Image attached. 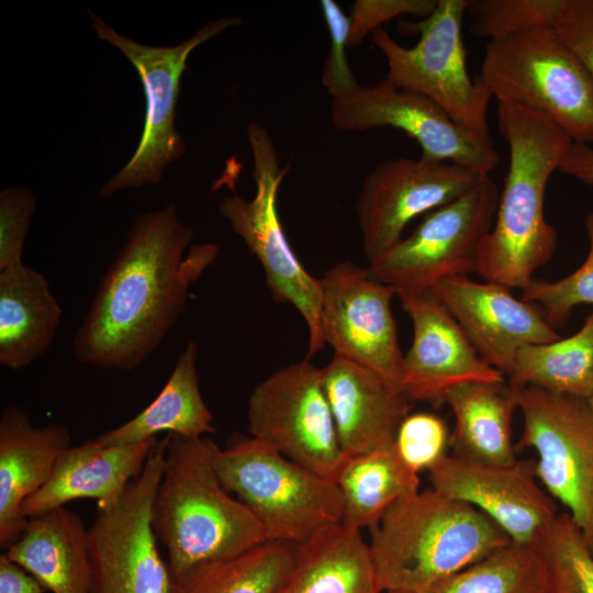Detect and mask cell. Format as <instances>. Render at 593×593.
<instances>
[{"label": "cell", "instance_id": "obj_11", "mask_svg": "<svg viewBox=\"0 0 593 593\" xmlns=\"http://www.w3.org/2000/svg\"><path fill=\"white\" fill-rule=\"evenodd\" d=\"M499 198L497 186L483 175L463 195L426 213L410 236L368 266L369 273L399 293L430 290L444 279L477 272Z\"/></svg>", "mask_w": 593, "mask_h": 593}, {"label": "cell", "instance_id": "obj_20", "mask_svg": "<svg viewBox=\"0 0 593 593\" xmlns=\"http://www.w3.org/2000/svg\"><path fill=\"white\" fill-rule=\"evenodd\" d=\"M340 447L357 456L394 443L409 415L406 395L382 378L339 355L321 369Z\"/></svg>", "mask_w": 593, "mask_h": 593}, {"label": "cell", "instance_id": "obj_27", "mask_svg": "<svg viewBox=\"0 0 593 593\" xmlns=\"http://www.w3.org/2000/svg\"><path fill=\"white\" fill-rule=\"evenodd\" d=\"M199 348L189 342L180 353L159 394L137 415L96 437L102 445H127L156 438L168 432L188 438L215 433L197 371Z\"/></svg>", "mask_w": 593, "mask_h": 593}, {"label": "cell", "instance_id": "obj_7", "mask_svg": "<svg viewBox=\"0 0 593 593\" xmlns=\"http://www.w3.org/2000/svg\"><path fill=\"white\" fill-rule=\"evenodd\" d=\"M468 0H438L434 11L418 22L402 23V31L419 34L405 47L382 27L371 33V43L384 55L392 85L418 92L440 107L473 141L492 146L488 107L492 93L479 75L470 77L461 27Z\"/></svg>", "mask_w": 593, "mask_h": 593}, {"label": "cell", "instance_id": "obj_38", "mask_svg": "<svg viewBox=\"0 0 593 593\" xmlns=\"http://www.w3.org/2000/svg\"><path fill=\"white\" fill-rule=\"evenodd\" d=\"M436 4L437 0H357L350 8L348 48L358 46L382 24L403 14L424 19Z\"/></svg>", "mask_w": 593, "mask_h": 593}, {"label": "cell", "instance_id": "obj_41", "mask_svg": "<svg viewBox=\"0 0 593 593\" xmlns=\"http://www.w3.org/2000/svg\"><path fill=\"white\" fill-rule=\"evenodd\" d=\"M558 170L593 187V147L589 144L572 143Z\"/></svg>", "mask_w": 593, "mask_h": 593}, {"label": "cell", "instance_id": "obj_23", "mask_svg": "<svg viewBox=\"0 0 593 593\" xmlns=\"http://www.w3.org/2000/svg\"><path fill=\"white\" fill-rule=\"evenodd\" d=\"M4 553L52 593H90L88 528L65 506L29 518Z\"/></svg>", "mask_w": 593, "mask_h": 593}, {"label": "cell", "instance_id": "obj_42", "mask_svg": "<svg viewBox=\"0 0 593 593\" xmlns=\"http://www.w3.org/2000/svg\"><path fill=\"white\" fill-rule=\"evenodd\" d=\"M586 403H588L589 411L593 419V393L586 399Z\"/></svg>", "mask_w": 593, "mask_h": 593}, {"label": "cell", "instance_id": "obj_37", "mask_svg": "<svg viewBox=\"0 0 593 593\" xmlns=\"http://www.w3.org/2000/svg\"><path fill=\"white\" fill-rule=\"evenodd\" d=\"M321 8L331 40L329 53L322 70V83L332 98H337L353 92L360 86L346 57L350 22L349 16L334 0L321 1Z\"/></svg>", "mask_w": 593, "mask_h": 593}, {"label": "cell", "instance_id": "obj_36", "mask_svg": "<svg viewBox=\"0 0 593 593\" xmlns=\"http://www.w3.org/2000/svg\"><path fill=\"white\" fill-rule=\"evenodd\" d=\"M35 209L31 189L19 186L0 191V270L23 264L25 237Z\"/></svg>", "mask_w": 593, "mask_h": 593}, {"label": "cell", "instance_id": "obj_24", "mask_svg": "<svg viewBox=\"0 0 593 593\" xmlns=\"http://www.w3.org/2000/svg\"><path fill=\"white\" fill-rule=\"evenodd\" d=\"M276 593H382L360 530L342 523L295 545L293 563Z\"/></svg>", "mask_w": 593, "mask_h": 593}, {"label": "cell", "instance_id": "obj_19", "mask_svg": "<svg viewBox=\"0 0 593 593\" xmlns=\"http://www.w3.org/2000/svg\"><path fill=\"white\" fill-rule=\"evenodd\" d=\"M430 290L479 356L506 377L521 348L561 338L538 306L516 299L502 284L457 276L439 281Z\"/></svg>", "mask_w": 593, "mask_h": 593}, {"label": "cell", "instance_id": "obj_16", "mask_svg": "<svg viewBox=\"0 0 593 593\" xmlns=\"http://www.w3.org/2000/svg\"><path fill=\"white\" fill-rule=\"evenodd\" d=\"M331 119L340 131L398 128L418 143L426 161H450L488 175L500 161L492 146L467 136L430 99L387 79L332 98Z\"/></svg>", "mask_w": 593, "mask_h": 593}, {"label": "cell", "instance_id": "obj_1", "mask_svg": "<svg viewBox=\"0 0 593 593\" xmlns=\"http://www.w3.org/2000/svg\"><path fill=\"white\" fill-rule=\"evenodd\" d=\"M193 235L174 204L135 219L74 336L77 361L130 371L150 357L183 313L191 283L219 254L212 243L189 248Z\"/></svg>", "mask_w": 593, "mask_h": 593}, {"label": "cell", "instance_id": "obj_5", "mask_svg": "<svg viewBox=\"0 0 593 593\" xmlns=\"http://www.w3.org/2000/svg\"><path fill=\"white\" fill-rule=\"evenodd\" d=\"M478 75L499 103L546 115L573 143H593V78L555 27L488 41Z\"/></svg>", "mask_w": 593, "mask_h": 593}, {"label": "cell", "instance_id": "obj_39", "mask_svg": "<svg viewBox=\"0 0 593 593\" xmlns=\"http://www.w3.org/2000/svg\"><path fill=\"white\" fill-rule=\"evenodd\" d=\"M555 29L593 78V0H566Z\"/></svg>", "mask_w": 593, "mask_h": 593}, {"label": "cell", "instance_id": "obj_33", "mask_svg": "<svg viewBox=\"0 0 593 593\" xmlns=\"http://www.w3.org/2000/svg\"><path fill=\"white\" fill-rule=\"evenodd\" d=\"M564 1L468 0L469 32L493 41L534 27H555Z\"/></svg>", "mask_w": 593, "mask_h": 593}, {"label": "cell", "instance_id": "obj_13", "mask_svg": "<svg viewBox=\"0 0 593 593\" xmlns=\"http://www.w3.org/2000/svg\"><path fill=\"white\" fill-rule=\"evenodd\" d=\"M165 463V440L113 504L98 507L88 527L90 593H168L170 572L150 524Z\"/></svg>", "mask_w": 593, "mask_h": 593}, {"label": "cell", "instance_id": "obj_25", "mask_svg": "<svg viewBox=\"0 0 593 593\" xmlns=\"http://www.w3.org/2000/svg\"><path fill=\"white\" fill-rule=\"evenodd\" d=\"M61 307L45 276L21 264L0 270V363L27 367L52 345Z\"/></svg>", "mask_w": 593, "mask_h": 593}, {"label": "cell", "instance_id": "obj_17", "mask_svg": "<svg viewBox=\"0 0 593 593\" xmlns=\"http://www.w3.org/2000/svg\"><path fill=\"white\" fill-rule=\"evenodd\" d=\"M428 472L432 488L484 513L512 542L535 546L558 515L533 462L491 465L446 455Z\"/></svg>", "mask_w": 593, "mask_h": 593}, {"label": "cell", "instance_id": "obj_34", "mask_svg": "<svg viewBox=\"0 0 593 593\" xmlns=\"http://www.w3.org/2000/svg\"><path fill=\"white\" fill-rule=\"evenodd\" d=\"M585 230L589 253L574 272L553 282L534 279L522 290L521 299L538 306L555 331L569 320L578 305L593 304V210L585 217Z\"/></svg>", "mask_w": 593, "mask_h": 593}, {"label": "cell", "instance_id": "obj_2", "mask_svg": "<svg viewBox=\"0 0 593 593\" xmlns=\"http://www.w3.org/2000/svg\"><path fill=\"white\" fill-rule=\"evenodd\" d=\"M496 122L510 148V163L477 273L485 281L524 290L557 247V231L545 219V192L573 141L546 115L515 104L499 103Z\"/></svg>", "mask_w": 593, "mask_h": 593}, {"label": "cell", "instance_id": "obj_32", "mask_svg": "<svg viewBox=\"0 0 593 593\" xmlns=\"http://www.w3.org/2000/svg\"><path fill=\"white\" fill-rule=\"evenodd\" d=\"M551 593H593V552L567 512L558 513L534 546Z\"/></svg>", "mask_w": 593, "mask_h": 593}, {"label": "cell", "instance_id": "obj_10", "mask_svg": "<svg viewBox=\"0 0 593 593\" xmlns=\"http://www.w3.org/2000/svg\"><path fill=\"white\" fill-rule=\"evenodd\" d=\"M512 388L523 415L516 447L537 452L536 479L564 505L593 552V419L586 400L534 385Z\"/></svg>", "mask_w": 593, "mask_h": 593}, {"label": "cell", "instance_id": "obj_15", "mask_svg": "<svg viewBox=\"0 0 593 593\" xmlns=\"http://www.w3.org/2000/svg\"><path fill=\"white\" fill-rule=\"evenodd\" d=\"M483 175L450 163L398 157L380 161L363 179L356 212L366 258L373 264L401 240L416 216L468 192Z\"/></svg>", "mask_w": 593, "mask_h": 593}, {"label": "cell", "instance_id": "obj_29", "mask_svg": "<svg viewBox=\"0 0 593 593\" xmlns=\"http://www.w3.org/2000/svg\"><path fill=\"white\" fill-rule=\"evenodd\" d=\"M295 544L266 540L238 555L170 575L168 593H276L294 559Z\"/></svg>", "mask_w": 593, "mask_h": 593}, {"label": "cell", "instance_id": "obj_14", "mask_svg": "<svg viewBox=\"0 0 593 593\" xmlns=\"http://www.w3.org/2000/svg\"><path fill=\"white\" fill-rule=\"evenodd\" d=\"M320 282L325 343L402 391L404 355L391 311L395 289L349 260L331 267Z\"/></svg>", "mask_w": 593, "mask_h": 593}, {"label": "cell", "instance_id": "obj_8", "mask_svg": "<svg viewBox=\"0 0 593 593\" xmlns=\"http://www.w3.org/2000/svg\"><path fill=\"white\" fill-rule=\"evenodd\" d=\"M247 138L254 160L255 195L246 200L232 190L221 199L217 211L259 260L271 298L292 304L304 318L309 359L326 345L321 328L322 287L295 256L279 220L278 191L290 165L280 166L273 141L262 125L250 122Z\"/></svg>", "mask_w": 593, "mask_h": 593}, {"label": "cell", "instance_id": "obj_9", "mask_svg": "<svg viewBox=\"0 0 593 593\" xmlns=\"http://www.w3.org/2000/svg\"><path fill=\"white\" fill-rule=\"evenodd\" d=\"M91 25L98 37L119 49L134 66L145 94V120L136 150L100 190L108 198L124 189L157 184L168 165L182 157L186 144L175 126L180 81L190 54L225 30L240 24L237 16L209 21L175 46H149L115 31L93 12Z\"/></svg>", "mask_w": 593, "mask_h": 593}, {"label": "cell", "instance_id": "obj_12", "mask_svg": "<svg viewBox=\"0 0 593 593\" xmlns=\"http://www.w3.org/2000/svg\"><path fill=\"white\" fill-rule=\"evenodd\" d=\"M247 418L253 438L336 483L348 456L339 444L321 369L307 359L259 382Z\"/></svg>", "mask_w": 593, "mask_h": 593}, {"label": "cell", "instance_id": "obj_35", "mask_svg": "<svg viewBox=\"0 0 593 593\" xmlns=\"http://www.w3.org/2000/svg\"><path fill=\"white\" fill-rule=\"evenodd\" d=\"M449 438L443 418L433 413L419 412L402 421L394 445L403 462L418 473L429 470L447 455Z\"/></svg>", "mask_w": 593, "mask_h": 593}, {"label": "cell", "instance_id": "obj_21", "mask_svg": "<svg viewBox=\"0 0 593 593\" xmlns=\"http://www.w3.org/2000/svg\"><path fill=\"white\" fill-rule=\"evenodd\" d=\"M71 446L66 425H33L27 413L7 406L0 416V547L8 549L23 534L26 499L45 485L60 455Z\"/></svg>", "mask_w": 593, "mask_h": 593}, {"label": "cell", "instance_id": "obj_18", "mask_svg": "<svg viewBox=\"0 0 593 593\" xmlns=\"http://www.w3.org/2000/svg\"><path fill=\"white\" fill-rule=\"evenodd\" d=\"M413 323V342L404 355L402 391L410 401L438 407L447 392L466 382H505L485 362L432 290L396 293Z\"/></svg>", "mask_w": 593, "mask_h": 593}, {"label": "cell", "instance_id": "obj_43", "mask_svg": "<svg viewBox=\"0 0 593 593\" xmlns=\"http://www.w3.org/2000/svg\"><path fill=\"white\" fill-rule=\"evenodd\" d=\"M551 593V592H550Z\"/></svg>", "mask_w": 593, "mask_h": 593}, {"label": "cell", "instance_id": "obj_3", "mask_svg": "<svg viewBox=\"0 0 593 593\" xmlns=\"http://www.w3.org/2000/svg\"><path fill=\"white\" fill-rule=\"evenodd\" d=\"M220 447L208 437L168 434L150 524L168 556L170 575L238 555L266 541L251 511L224 488L215 469Z\"/></svg>", "mask_w": 593, "mask_h": 593}, {"label": "cell", "instance_id": "obj_26", "mask_svg": "<svg viewBox=\"0 0 593 593\" xmlns=\"http://www.w3.org/2000/svg\"><path fill=\"white\" fill-rule=\"evenodd\" d=\"M445 404L455 416L449 438L451 455L491 465L517 461L512 439L517 402L510 383H461L447 392Z\"/></svg>", "mask_w": 593, "mask_h": 593}, {"label": "cell", "instance_id": "obj_6", "mask_svg": "<svg viewBox=\"0 0 593 593\" xmlns=\"http://www.w3.org/2000/svg\"><path fill=\"white\" fill-rule=\"evenodd\" d=\"M224 488L261 524L266 539L300 544L318 529L342 523L337 483L250 437L232 438L215 456Z\"/></svg>", "mask_w": 593, "mask_h": 593}, {"label": "cell", "instance_id": "obj_22", "mask_svg": "<svg viewBox=\"0 0 593 593\" xmlns=\"http://www.w3.org/2000/svg\"><path fill=\"white\" fill-rule=\"evenodd\" d=\"M157 445L156 438L110 446L94 438L70 446L45 485L24 501L22 514L31 518L79 499H94L98 507L115 503L141 475Z\"/></svg>", "mask_w": 593, "mask_h": 593}, {"label": "cell", "instance_id": "obj_30", "mask_svg": "<svg viewBox=\"0 0 593 593\" xmlns=\"http://www.w3.org/2000/svg\"><path fill=\"white\" fill-rule=\"evenodd\" d=\"M508 383L586 400L593 393V312L574 335L521 348Z\"/></svg>", "mask_w": 593, "mask_h": 593}, {"label": "cell", "instance_id": "obj_31", "mask_svg": "<svg viewBox=\"0 0 593 593\" xmlns=\"http://www.w3.org/2000/svg\"><path fill=\"white\" fill-rule=\"evenodd\" d=\"M425 593H550V583L538 550L510 542Z\"/></svg>", "mask_w": 593, "mask_h": 593}, {"label": "cell", "instance_id": "obj_28", "mask_svg": "<svg viewBox=\"0 0 593 593\" xmlns=\"http://www.w3.org/2000/svg\"><path fill=\"white\" fill-rule=\"evenodd\" d=\"M344 502L342 524L373 528L388 508L419 491L418 473L399 456L394 443L347 457L336 481Z\"/></svg>", "mask_w": 593, "mask_h": 593}, {"label": "cell", "instance_id": "obj_40", "mask_svg": "<svg viewBox=\"0 0 593 593\" xmlns=\"http://www.w3.org/2000/svg\"><path fill=\"white\" fill-rule=\"evenodd\" d=\"M44 586L24 568L0 556V593H44Z\"/></svg>", "mask_w": 593, "mask_h": 593}, {"label": "cell", "instance_id": "obj_4", "mask_svg": "<svg viewBox=\"0 0 593 593\" xmlns=\"http://www.w3.org/2000/svg\"><path fill=\"white\" fill-rule=\"evenodd\" d=\"M510 542L484 513L430 488L391 505L369 547L382 593H425Z\"/></svg>", "mask_w": 593, "mask_h": 593}]
</instances>
